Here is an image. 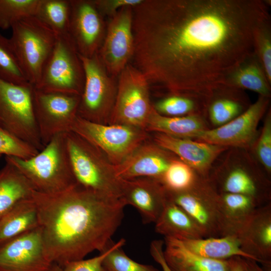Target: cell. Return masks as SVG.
Segmentation results:
<instances>
[{
  "instance_id": "obj_1",
  "label": "cell",
  "mask_w": 271,
  "mask_h": 271,
  "mask_svg": "<svg viewBox=\"0 0 271 271\" xmlns=\"http://www.w3.org/2000/svg\"><path fill=\"white\" fill-rule=\"evenodd\" d=\"M136 68L171 93L208 97L253 51L261 0H148L134 7Z\"/></svg>"
},
{
  "instance_id": "obj_2",
  "label": "cell",
  "mask_w": 271,
  "mask_h": 271,
  "mask_svg": "<svg viewBox=\"0 0 271 271\" xmlns=\"http://www.w3.org/2000/svg\"><path fill=\"white\" fill-rule=\"evenodd\" d=\"M38 225L46 254L63 265L84 259L93 251H105L123 218L120 198L100 195L76 184L64 191H34Z\"/></svg>"
},
{
  "instance_id": "obj_3",
  "label": "cell",
  "mask_w": 271,
  "mask_h": 271,
  "mask_svg": "<svg viewBox=\"0 0 271 271\" xmlns=\"http://www.w3.org/2000/svg\"><path fill=\"white\" fill-rule=\"evenodd\" d=\"M28 180L36 192L59 193L76 184L67 149L65 133L56 136L28 159L6 157Z\"/></svg>"
},
{
  "instance_id": "obj_4",
  "label": "cell",
  "mask_w": 271,
  "mask_h": 271,
  "mask_svg": "<svg viewBox=\"0 0 271 271\" xmlns=\"http://www.w3.org/2000/svg\"><path fill=\"white\" fill-rule=\"evenodd\" d=\"M65 140L76 184L100 195L121 199L123 180L117 177L114 166L77 134L66 133Z\"/></svg>"
},
{
  "instance_id": "obj_5",
  "label": "cell",
  "mask_w": 271,
  "mask_h": 271,
  "mask_svg": "<svg viewBox=\"0 0 271 271\" xmlns=\"http://www.w3.org/2000/svg\"><path fill=\"white\" fill-rule=\"evenodd\" d=\"M11 29V44L28 81L35 86L57 36L35 16L20 20Z\"/></svg>"
},
{
  "instance_id": "obj_6",
  "label": "cell",
  "mask_w": 271,
  "mask_h": 271,
  "mask_svg": "<svg viewBox=\"0 0 271 271\" xmlns=\"http://www.w3.org/2000/svg\"><path fill=\"white\" fill-rule=\"evenodd\" d=\"M84 82L82 64L69 35L57 36L34 88L44 92L80 96Z\"/></svg>"
},
{
  "instance_id": "obj_7",
  "label": "cell",
  "mask_w": 271,
  "mask_h": 271,
  "mask_svg": "<svg viewBox=\"0 0 271 271\" xmlns=\"http://www.w3.org/2000/svg\"><path fill=\"white\" fill-rule=\"evenodd\" d=\"M71 131L91 144L114 166L120 164L149 138L148 132L139 128L93 122L78 115Z\"/></svg>"
},
{
  "instance_id": "obj_8",
  "label": "cell",
  "mask_w": 271,
  "mask_h": 271,
  "mask_svg": "<svg viewBox=\"0 0 271 271\" xmlns=\"http://www.w3.org/2000/svg\"><path fill=\"white\" fill-rule=\"evenodd\" d=\"M34 86L0 79V126L39 151L42 144L33 107Z\"/></svg>"
},
{
  "instance_id": "obj_9",
  "label": "cell",
  "mask_w": 271,
  "mask_h": 271,
  "mask_svg": "<svg viewBox=\"0 0 271 271\" xmlns=\"http://www.w3.org/2000/svg\"><path fill=\"white\" fill-rule=\"evenodd\" d=\"M148 82L136 67L127 65L124 67L120 73L109 124L126 125L145 130L153 108Z\"/></svg>"
},
{
  "instance_id": "obj_10",
  "label": "cell",
  "mask_w": 271,
  "mask_h": 271,
  "mask_svg": "<svg viewBox=\"0 0 271 271\" xmlns=\"http://www.w3.org/2000/svg\"><path fill=\"white\" fill-rule=\"evenodd\" d=\"M79 55L84 70V82L78 115L93 122L109 124L117 89L107 79L96 53L90 57Z\"/></svg>"
},
{
  "instance_id": "obj_11",
  "label": "cell",
  "mask_w": 271,
  "mask_h": 271,
  "mask_svg": "<svg viewBox=\"0 0 271 271\" xmlns=\"http://www.w3.org/2000/svg\"><path fill=\"white\" fill-rule=\"evenodd\" d=\"M80 96L47 92L34 88L33 107L44 147L56 136L71 131L78 116Z\"/></svg>"
},
{
  "instance_id": "obj_12",
  "label": "cell",
  "mask_w": 271,
  "mask_h": 271,
  "mask_svg": "<svg viewBox=\"0 0 271 271\" xmlns=\"http://www.w3.org/2000/svg\"><path fill=\"white\" fill-rule=\"evenodd\" d=\"M167 194L193 219L204 238L223 236L219 193L208 179L199 175L189 189L178 192L167 191Z\"/></svg>"
},
{
  "instance_id": "obj_13",
  "label": "cell",
  "mask_w": 271,
  "mask_h": 271,
  "mask_svg": "<svg viewBox=\"0 0 271 271\" xmlns=\"http://www.w3.org/2000/svg\"><path fill=\"white\" fill-rule=\"evenodd\" d=\"M270 98L259 95L257 100L228 123L199 133L198 141L224 147L249 148L257 137L261 118L268 109Z\"/></svg>"
},
{
  "instance_id": "obj_14",
  "label": "cell",
  "mask_w": 271,
  "mask_h": 271,
  "mask_svg": "<svg viewBox=\"0 0 271 271\" xmlns=\"http://www.w3.org/2000/svg\"><path fill=\"white\" fill-rule=\"evenodd\" d=\"M52 264L39 227L0 246V271H49Z\"/></svg>"
},
{
  "instance_id": "obj_15",
  "label": "cell",
  "mask_w": 271,
  "mask_h": 271,
  "mask_svg": "<svg viewBox=\"0 0 271 271\" xmlns=\"http://www.w3.org/2000/svg\"><path fill=\"white\" fill-rule=\"evenodd\" d=\"M208 180L219 193L245 195L261 205L270 202L269 180L258 170L240 165L224 167Z\"/></svg>"
},
{
  "instance_id": "obj_16",
  "label": "cell",
  "mask_w": 271,
  "mask_h": 271,
  "mask_svg": "<svg viewBox=\"0 0 271 271\" xmlns=\"http://www.w3.org/2000/svg\"><path fill=\"white\" fill-rule=\"evenodd\" d=\"M131 8L123 7L114 14L101 50L102 64L113 75L120 74L133 55Z\"/></svg>"
},
{
  "instance_id": "obj_17",
  "label": "cell",
  "mask_w": 271,
  "mask_h": 271,
  "mask_svg": "<svg viewBox=\"0 0 271 271\" xmlns=\"http://www.w3.org/2000/svg\"><path fill=\"white\" fill-rule=\"evenodd\" d=\"M174 155L147 140L139 146L119 165L114 166L117 177L121 180L147 177L161 181Z\"/></svg>"
},
{
  "instance_id": "obj_18",
  "label": "cell",
  "mask_w": 271,
  "mask_h": 271,
  "mask_svg": "<svg viewBox=\"0 0 271 271\" xmlns=\"http://www.w3.org/2000/svg\"><path fill=\"white\" fill-rule=\"evenodd\" d=\"M153 142L177 156L200 176L208 179L213 163L227 148L191 139L176 138L155 132Z\"/></svg>"
},
{
  "instance_id": "obj_19",
  "label": "cell",
  "mask_w": 271,
  "mask_h": 271,
  "mask_svg": "<svg viewBox=\"0 0 271 271\" xmlns=\"http://www.w3.org/2000/svg\"><path fill=\"white\" fill-rule=\"evenodd\" d=\"M167 198V191L159 180L142 177L123 180L121 199L136 208L144 223H155Z\"/></svg>"
},
{
  "instance_id": "obj_20",
  "label": "cell",
  "mask_w": 271,
  "mask_h": 271,
  "mask_svg": "<svg viewBox=\"0 0 271 271\" xmlns=\"http://www.w3.org/2000/svg\"><path fill=\"white\" fill-rule=\"evenodd\" d=\"M68 35L78 54L90 57L96 54L102 24L94 2L71 1Z\"/></svg>"
},
{
  "instance_id": "obj_21",
  "label": "cell",
  "mask_w": 271,
  "mask_h": 271,
  "mask_svg": "<svg viewBox=\"0 0 271 271\" xmlns=\"http://www.w3.org/2000/svg\"><path fill=\"white\" fill-rule=\"evenodd\" d=\"M236 236L242 251L270 271V202L258 207Z\"/></svg>"
},
{
  "instance_id": "obj_22",
  "label": "cell",
  "mask_w": 271,
  "mask_h": 271,
  "mask_svg": "<svg viewBox=\"0 0 271 271\" xmlns=\"http://www.w3.org/2000/svg\"><path fill=\"white\" fill-rule=\"evenodd\" d=\"M250 105L243 90L221 84L212 90L205 113L212 123L218 127L239 115Z\"/></svg>"
},
{
  "instance_id": "obj_23",
  "label": "cell",
  "mask_w": 271,
  "mask_h": 271,
  "mask_svg": "<svg viewBox=\"0 0 271 271\" xmlns=\"http://www.w3.org/2000/svg\"><path fill=\"white\" fill-rule=\"evenodd\" d=\"M164 242V257L172 271H229L228 259H214L198 255L174 238L165 237Z\"/></svg>"
},
{
  "instance_id": "obj_24",
  "label": "cell",
  "mask_w": 271,
  "mask_h": 271,
  "mask_svg": "<svg viewBox=\"0 0 271 271\" xmlns=\"http://www.w3.org/2000/svg\"><path fill=\"white\" fill-rule=\"evenodd\" d=\"M155 223L156 232L164 237L178 240L204 238L193 219L170 199L168 194L163 209Z\"/></svg>"
},
{
  "instance_id": "obj_25",
  "label": "cell",
  "mask_w": 271,
  "mask_h": 271,
  "mask_svg": "<svg viewBox=\"0 0 271 271\" xmlns=\"http://www.w3.org/2000/svg\"><path fill=\"white\" fill-rule=\"evenodd\" d=\"M223 236H236L261 205L255 199L245 195L219 193Z\"/></svg>"
},
{
  "instance_id": "obj_26",
  "label": "cell",
  "mask_w": 271,
  "mask_h": 271,
  "mask_svg": "<svg viewBox=\"0 0 271 271\" xmlns=\"http://www.w3.org/2000/svg\"><path fill=\"white\" fill-rule=\"evenodd\" d=\"M222 84L270 97L271 83L253 51L227 74Z\"/></svg>"
},
{
  "instance_id": "obj_27",
  "label": "cell",
  "mask_w": 271,
  "mask_h": 271,
  "mask_svg": "<svg viewBox=\"0 0 271 271\" xmlns=\"http://www.w3.org/2000/svg\"><path fill=\"white\" fill-rule=\"evenodd\" d=\"M207 129L202 114L169 117L158 113L153 107L145 130L148 132L161 133L176 138L194 139Z\"/></svg>"
},
{
  "instance_id": "obj_28",
  "label": "cell",
  "mask_w": 271,
  "mask_h": 271,
  "mask_svg": "<svg viewBox=\"0 0 271 271\" xmlns=\"http://www.w3.org/2000/svg\"><path fill=\"white\" fill-rule=\"evenodd\" d=\"M38 227L37 209L32 196L18 202L0 219V246Z\"/></svg>"
},
{
  "instance_id": "obj_29",
  "label": "cell",
  "mask_w": 271,
  "mask_h": 271,
  "mask_svg": "<svg viewBox=\"0 0 271 271\" xmlns=\"http://www.w3.org/2000/svg\"><path fill=\"white\" fill-rule=\"evenodd\" d=\"M179 240L190 251L204 257L227 260L234 256H240L253 259L242 251L239 239L235 235Z\"/></svg>"
},
{
  "instance_id": "obj_30",
  "label": "cell",
  "mask_w": 271,
  "mask_h": 271,
  "mask_svg": "<svg viewBox=\"0 0 271 271\" xmlns=\"http://www.w3.org/2000/svg\"><path fill=\"white\" fill-rule=\"evenodd\" d=\"M6 162L0 170V219L18 202L31 198L35 191L21 172Z\"/></svg>"
},
{
  "instance_id": "obj_31",
  "label": "cell",
  "mask_w": 271,
  "mask_h": 271,
  "mask_svg": "<svg viewBox=\"0 0 271 271\" xmlns=\"http://www.w3.org/2000/svg\"><path fill=\"white\" fill-rule=\"evenodd\" d=\"M208 98L190 94H174L162 98L153 105L159 114L178 117L205 113Z\"/></svg>"
},
{
  "instance_id": "obj_32",
  "label": "cell",
  "mask_w": 271,
  "mask_h": 271,
  "mask_svg": "<svg viewBox=\"0 0 271 271\" xmlns=\"http://www.w3.org/2000/svg\"><path fill=\"white\" fill-rule=\"evenodd\" d=\"M71 1L40 0L35 17L57 36L68 35Z\"/></svg>"
},
{
  "instance_id": "obj_33",
  "label": "cell",
  "mask_w": 271,
  "mask_h": 271,
  "mask_svg": "<svg viewBox=\"0 0 271 271\" xmlns=\"http://www.w3.org/2000/svg\"><path fill=\"white\" fill-rule=\"evenodd\" d=\"M0 79L16 84L29 83L10 38L0 34Z\"/></svg>"
},
{
  "instance_id": "obj_34",
  "label": "cell",
  "mask_w": 271,
  "mask_h": 271,
  "mask_svg": "<svg viewBox=\"0 0 271 271\" xmlns=\"http://www.w3.org/2000/svg\"><path fill=\"white\" fill-rule=\"evenodd\" d=\"M198 176L189 165L177 158L171 162L161 181L167 191L181 192L190 188Z\"/></svg>"
},
{
  "instance_id": "obj_35",
  "label": "cell",
  "mask_w": 271,
  "mask_h": 271,
  "mask_svg": "<svg viewBox=\"0 0 271 271\" xmlns=\"http://www.w3.org/2000/svg\"><path fill=\"white\" fill-rule=\"evenodd\" d=\"M40 0H0V28L8 29L20 20L35 16Z\"/></svg>"
},
{
  "instance_id": "obj_36",
  "label": "cell",
  "mask_w": 271,
  "mask_h": 271,
  "mask_svg": "<svg viewBox=\"0 0 271 271\" xmlns=\"http://www.w3.org/2000/svg\"><path fill=\"white\" fill-rule=\"evenodd\" d=\"M253 52L271 83L270 17L262 21L255 29L253 38Z\"/></svg>"
},
{
  "instance_id": "obj_37",
  "label": "cell",
  "mask_w": 271,
  "mask_h": 271,
  "mask_svg": "<svg viewBox=\"0 0 271 271\" xmlns=\"http://www.w3.org/2000/svg\"><path fill=\"white\" fill-rule=\"evenodd\" d=\"M125 242L122 238L112 244L103 260L107 271H161L153 265L139 263L129 257L121 249Z\"/></svg>"
},
{
  "instance_id": "obj_38",
  "label": "cell",
  "mask_w": 271,
  "mask_h": 271,
  "mask_svg": "<svg viewBox=\"0 0 271 271\" xmlns=\"http://www.w3.org/2000/svg\"><path fill=\"white\" fill-rule=\"evenodd\" d=\"M39 151L0 126V155L28 159L35 156Z\"/></svg>"
},
{
  "instance_id": "obj_39",
  "label": "cell",
  "mask_w": 271,
  "mask_h": 271,
  "mask_svg": "<svg viewBox=\"0 0 271 271\" xmlns=\"http://www.w3.org/2000/svg\"><path fill=\"white\" fill-rule=\"evenodd\" d=\"M257 158L263 167L267 177L271 173V113H266L261 133L255 148Z\"/></svg>"
},
{
  "instance_id": "obj_40",
  "label": "cell",
  "mask_w": 271,
  "mask_h": 271,
  "mask_svg": "<svg viewBox=\"0 0 271 271\" xmlns=\"http://www.w3.org/2000/svg\"><path fill=\"white\" fill-rule=\"evenodd\" d=\"M112 244L105 251L91 258L70 261L63 265L53 263L49 271H107L103 260Z\"/></svg>"
},
{
  "instance_id": "obj_41",
  "label": "cell",
  "mask_w": 271,
  "mask_h": 271,
  "mask_svg": "<svg viewBox=\"0 0 271 271\" xmlns=\"http://www.w3.org/2000/svg\"><path fill=\"white\" fill-rule=\"evenodd\" d=\"M143 0H112L93 1L96 8L105 11L113 12L125 7H134L141 4Z\"/></svg>"
},
{
  "instance_id": "obj_42",
  "label": "cell",
  "mask_w": 271,
  "mask_h": 271,
  "mask_svg": "<svg viewBox=\"0 0 271 271\" xmlns=\"http://www.w3.org/2000/svg\"><path fill=\"white\" fill-rule=\"evenodd\" d=\"M164 242L155 240L150 245V253L155 261L161 266L162 271H172L167 264L164 255Z\"/></svg>"
},
{
  "instance_id": "obj_43",
  "label": "cell",
  "mask_w": 271,
  "mask_h": 271,
  "mask_svg": "<svg viewBox=\"0 0 271 271\" xmlns=\"http://www.w3.org/2000/svg\"><path fill=\"white\" fill-rule=\"evenodd\" d=\"M243 258L234 256L228 259L229 271H244Z\"/></svg>"
},
{
  "instance_id": "obj_44",
  "label": "cell",
  "mask_w": 271,
  "mask_h": 271,
  "mask_svg": "<svg viewBox=\"0 0 271 271\" xmlns=\"http://www.w3.org/2000/svg\"><path fill=\"white\" fill-rule=\"evenodd\" d=\"M256 260L243 258L244 271H266L262 268Z\"/></svg>"
},
{
  "instance_id": "obj_45",
  "label": "cell",
  "mask_w": 271,
  "mask_h": 271,
  "mask_svg": "<svg viewBox=\"0 0 271 271\" xmlns=\"http://www.w3.org/2000/svg\"><path fill=\"white\" fill-rule=\"evenodd\" d=\"M2 156L0 155V158Z\"/></svg>"
}]
</instances>
